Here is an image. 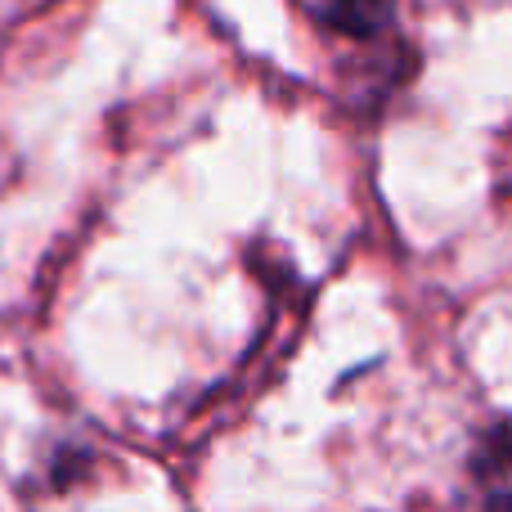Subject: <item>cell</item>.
<instances>
[{"instance_id":"cell-1","label":"cell","mask_w":512,"mask_h":512,"mask_svg":"<svg viewBox=\"0 0 512 512\" xmlns=\"http://www.w3.org/2000/svg\"><path fill=\"white\" fill-rule=\"evenodd\" d=\"M472 486L486 504H512V423H499L481 436L472 454Z\"/></svg>"},{"instance_id":"cell-2","label":"cell","mask_w":512,"mask_h":512,"mask_svg":"<svg viewBox=\"0 0 512 512\" xmlns=\"http://www.w3.org/2000/svg\"><path fill=\"white\" fill-rule=\"evenodd\" d=\"M306 5L319 23L346 36H369L378 27H387L391 14H396V0H306Z\"/></svg>"}]
</instances>
